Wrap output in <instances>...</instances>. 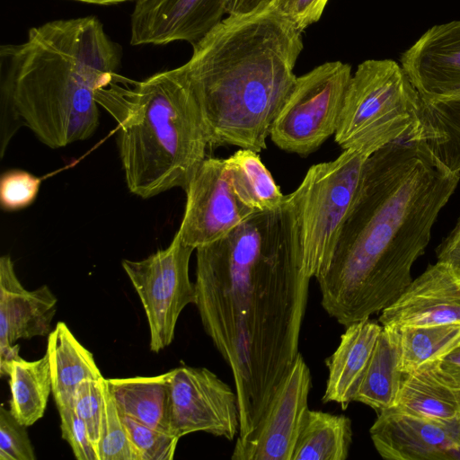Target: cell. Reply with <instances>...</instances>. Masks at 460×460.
<instances>
[{
    "mask_svg": "<svg viewBox=\"0 0 460 460\" xmlns=\"http://www.w3.org/2000/svg\"><path fill=\"white\" fill-rule=\"evenodd\" d=\"M399 333L400 370L412 372L438 362L460 344V324L403 326Z\"/></svg>",
    "mask_w": 460,
    "mask_h": 460,
    "instance_id": "4316f807",
    "label": "cell"
},
{
    "mask_svg": "<svg viewBox=\"0 0 460 460\" xmlns=\"http://www.w3.org/2000/svg\"><path fill=\"white\" fill-rule=\"evenodd\" d=\"M226 7L227 0H139L130 15V44L192 45L224 19Z\"/></svg>",
    "mask_w": 460,
    "mask_h": 460,
    "instance_id": "4fadbf2b",
    "label": "cell"
},
{
    "mask_svg": "<svg viewBox=\"0 0 460 460\" xmlns=\"http://www.w3.org/2000/svg\"><path fill=\"white\" fill-rule=\"evenodd\" d=\"M302 32L272 7L227 15L192 44L181 66L199 105L209 146L260 153L289 96Z\"/></svg>",
    "mask_w": 460,
    "mask_h": 460,
    "instance_id": "277c9868",
    "label": "cell"
},
{
    "mask_svg": "<svg viewBox=\"0 0 460 460\" xmlns=\"http://www.w3.org/2000/svg\"><path fill=\"white\" fill-rule=\"evenodd\" d=\"M231 185L239 200L254 212L269 211L286 199L259 154L240 148L226 158Z\"/></svg>",
    "mask_w": 460,
    "mask_h": 460,
    "instance_id": "d4e9b609",
    "label": "cell"
},
{
    "mask_svg": "<svg viewBox=\"0 0 460 460\" xmlns=\"http://www.w3.org/2000/svg\"><path fill=\"white\" fill-rule=\"evenodd\" d=\"M421 122L424 141L430 150L460 175V93L421 99Z\"/></svg>",
    "mask_w": 460,
    "mask_h": 460,
    "instance_id": "484cf974",
    "label": "cell"
},
{
    "mask_svg": "<svg viewBox=\"0 0 460 460\" xmlns=\"http://www.w3.org/2000/svg\"><path fill=\"white\" fill-rule=\"evenodd\" d=\"M459 181L424 140L394 142L367 157L332 261L316 278L331 317L346 327L399 297Z\"/></svg>",
    "mask_w": 460,
    "mask_h": 460,
    "instance_id": "7a4b0ae2",
    "label": "cell"
},
{
    "mask_svg": "<svg viewBox=\"0 0 460 460\" xmlns=\"http://www.w3.org/2000/svg\"><path fill=\"white\" fill-rule=\"evenodd\" d=\"M437 258L460 272V217L454 229L438 245Z\"/></svg>",
    "mask_w": 460,
    "mask_h": 460,
    "instance_id": "e575fe53",
    "label": "cell"
},
{
    "mask_svg": "<svg viewBox=\"0 0 460 460\" xmlns=\"http://www.w3.org/2000/svg\"><path fill=\"white\" fill-rule=\"evenodd\" d=\"M122 47L94 15L29 29L20 43L0 46V156L22 127L50 148L96 131L95 91L118 74Z\"/></svg>",
    "mask_w": 460,
    "mask_h": 460,
    "instance_id": "3957f363",
    "label": "cell"
},
{
    "mask_svg": "<svg viewBox=\"0 0 460 460\" xmlns=\"http://www.w3.org/2000/svg\"><path fill=\"white\" fill-rule=\"evenodd\" d=\"M312 377L298 353L252 432L236 439L233 460H292L308 408Z\"/></svg>",
    "mask_w": 460,
    "mask_h": 460,
    "instance_id": "8fae6325",
    "label": "cell"
},
{
    "mask_svg": "<svg viewBox=\"0 0 460 460\" xmlns=\"http://www.w3.org/2000/svg\"><path fill=\"white\" fill-rule=\"evenodd\" d=\"M408 139L424 140L419 93L397 62L360 63L345 93L335 142L343 150L370 156Z\"/></svg>",
    "mask_w": 460,
    "mask_h": 460,
    "instance_id": "8992f818",
    "label": "cell"
},
{
    "mask_svg": "<svg viewBox=\"0 0 460 460\" xmlns=\"http://www.w3.org/2000/svg\"><path fill=\"white\" fill-rule=\"evenodd\" d=\"M277 0H227V14L233 16L259 13L274 7Z\"/></svg>",
    "mask_w": 460,
    "mask_h": 460,
    "instance_id": "d590c367",
    "label": "cell"
},
{
    "mask_svg": "<svg viewBox=\"0 0 460 460\" xmlns=\"http://www.w3.org/2000/svg\"><path fill=\"white\" fill-rule=\"evenodd\" d=\"M75 2H80L84 4H95V5H114L119 4H123L127 2H137L139 0H70Z\"/></svg>",
    "mask_w": 460,
    "mask_h": 460,
    "instance_id": "74e56055",
    "label": "cell"
},
{
    "mask_svg": "<svg viewBox=\"0 0 460 460\" xmlns=\"http://www.w3.org/2000/svg\"><path fill=\"white\" fill-rule=\"evenodd\" d=\"M367 157L343 150L332 161L312 165L293 191L300 218L303 264L310 279L321 275L332 261Z\"/></svg>",
    "mask_w": 460,
    "mask_h": 460,
    "instance_id": "52a82bcc",
    "label": "cell"
},
{
    "mask_svg": "<svg viewBox=\"0 0 460 460\" xmlns=\"http://www.w3.org/2000/svg\"><path fill=\"white\" fill-rule=\"evenodd\" d=\"M327 3L328 0H277L274 8L303 32L321 18Z\"/></svg>",
    "mask_w": 460,
    "mask_h": 460,
    "instance_id": "836d02e7",
    "label": "cell"
},
{
    "mask_svg": "<svg viewBox=\"0 0 460 460\" xmlns=\"http://www.w3.org/2000/svg\"><path fill=\"white\" fill-rule=\"evenodd\" d=\"M58 299L47 285L27 290L18 279L10 255L0 258V349L20 339L46 336Z\"/></svg>",
    "mask_w": 460,
    "mask_h": 460,
    "instance_id": "e0dca14e",
    "label": "cell"
},
{
    "mask_svg": "<svg viewBox=\"0 0 460 460\" xmlns=\"http://www.w3.org/2000/svg\"><path fill=\"white\" fill-rule=\"evenodd\" d=\"M95 100L118 123L128 190L142 199L186 189L210 149L182 66L132 81L117 74Z\"/></svg>",
    "mask_w": 460,
    "mask_h": 460,
    "instance_id": "5b68a950",
    "label": "cell"
},
{
    "mask_svg": "<svg viewBox=\"0 0 460 460\" xmlns=\"http://www.w3.org/2000/svg\"><path fill=\"white\" fill-rule=\"evenodd\" d=\"M421 99L460 93V20L427 30L401 58Z\"/></svg>",
    "mask_w": 460,
    "mask_h": 460,
    "instance_id": "2e32d148",
    "label": "cell"
},
{
    "mask_svg": "<svg viewBox=\"0 0 460 460\" xmlns=\"http://www.w3.org/2000/svg\"><path fill=\"white\" fill-rule=\"evenodd\" d=\"M120 415L137 460L173 458L179 438L152 429L129 416Z\"/></svg>",
    "mask_w": 460,
    "mask_h": 460,
    "instance_id": "f1b7e54d",
    "label": "cell"
},
{
    "mask_svg": "<svg viewBox=\"0 0 460 460\" xmlns=\"http://www.w3.org/2000/svg\"><path fill=\"white\" fill-rule=\"evenodd\" d=\"M62 438L70 445L78 460H99L84 421L69 407L58 409Z\"/></svg>",
    "mask_w": 460,
    "mask_h": 460,
    "instance_id": "d6a6232c",
    "label": "cell"
},
{
    "mask_svg": "<svg viewBox=\"0 0 460 460\" xmlns=\"http://www.w3.org/2000/svg\"><path fill=\"white\" fill-rule=\"evenodd\" d=\"M46 355L58 409L71 407L75 389L82 382L103 377L93 355L63 322H58L49 334Z\"/></svg>",
    "mask_w": 460,
    "mask_h": 460,
    "instance_id": "ffe728a7",
    "label": "cell"
},
{
    "mask_svg": "<svg viewBox=\"0 0 460 460\" xmlns=\"http://www.w3.org/2000/svg\"><path fill=\"white\" fill-rule=\"evenodd\" d=\"M103 378L82 382L76 387L71 403V408L84 421L98 457L103 412Z\"/></svg>",
    "mask_w": 460,
    "mask_h": 460,
    "instance_id": "f546056e",
    "label": "cell"
},
{
    "mask_svg": "<svg viewBox=\"0 0 460 460\" xmlns=\"http://www.w3.org/2000/svg\"><path fill=\"white\" fill-rule=\"evenodd\" d=\"M393 407L444 424L460 425V386L449 382L436 363L403 375Z\"/></svg>",
    "mask_w": 460,
    "mask_h": 460,
    "instance_id": "d6986e66",
    "label": "cell"
},
{
    "mask_svg": "<svg viewBox=\"0 0 460 460\" xmlns=\"http://www.w3.org/2000/svg\"><path fill=\"white\" fill-rule=\"evenodd\" d=\"M309 280L294 192L196 249L194 305L232 372L238 440L255 429L299 353Z\"/></svg>",
    "mask_w": 460,
    "mask_h": 460,
    "instance_id": "6da1fadb",
    "label": "cell"
},
{
    "mask_svg": "<svg viewBox=\"0 0 460 460\" xmlns=\"http://www.w3.org/2000/svg\"><path fill=\"white\" fill-rule=\"evenodd\" d=\"M42 179L23 170H10L0 179V205L4 211H17L37 198Z\"/></svg>",
    "mask_w": 460,
    "mask_h": 460,
    "instance_id": "4dcf8cb0",
    "label": "cell"
},
{
    "mask_svg": "<svg viewBox=\"0 0 460 460\" xmlns=\"http://www.w3.org/2000/svg\"><path fill=\"white\" fill-rule=\"evenodd\" d=\"M103 412L99 443L100 460H137L121 415L103 378Z\"/></svg>",
    "mask_w": 460,
    "mask_h": 460,
    "instance_id": "83f0119b",
    "label": "cell"
},
{
    "mask_svg": "<svg viewBox=\"0 0 460 460\" xmlns=\"http://www.w3.org/2000/svg\"><path fill=\"white\" fill-rule=\"evenodd\" d=\"M107 384L121 414L171 434L166 373L155 376L110 378Z\"/></svg>",
    "mask_w": 460,
    "mask_h": 460,
    "instance_id": "7402d4cb",
    "label": "cell"
},
{
    "mask_svg": "<svg viewBox=\"0 0 460 460\" xmlns=\"http://www.w3.org/2000/svg\"><path fill=\"white\" fill-rule=\"evenodd\" d=\"M382 325L370 318L346 326L335 351L326 359L329 375L322 402L343 410L354 402Z\"/></svg>",
    "mask_w": 460,
    "mask_h": 460,
    "instance_id": "ac0fdd59",
    "label": "cell"
},
{
    "mask_svg": "<svg viewBox=\"0 0 460 460\" xmlns=\"http://www.w3.org/2000/svg\"><path fill=\"white\" fill-rule=\"evenodd\" d=\"M184 190L186 205L177 234L195 250L223 238L255 213L237 198L222 158L207 157Z\"/></svg>",
    "mask_w": 460,
    "mask_h": 460,
    "instance_id": "7c38bea8",
    "label": "cell"
},
{
    "mask_svg": "<svg viewBox=\"0 0 460 460\" xmlns=\"http://www.w3.org/2000/svg\"><path fill=\"white\" fill-rule=\"evenodd\" d=\"M382 326L460 324V272L446 262L429 265L379 316Z\"/></svg>",
    "mask_w": 460,
    "mask_h": 460,
    "instance_id": "5bb4252c",
    "label": "cell"
},
{
    "mask_svg": "<svg viewBox=\"0 0 460 460\" xmlns=\"http://www.w3.org/2000/svg\"><path fill=\"white\" fill-rule=\"evenodd\" d=\"M194 250L176 233L167 248L141 261H121L144 308L150 349L155 353L172 343L181 313L188 305L195 304V284L189 276Z\"/></svg>",
    "mask_w": 460,
    "mask_h": 460,
    "instance_id": "9c48e42d",
    "label": "cell"
},
{
    "mask_svg": "<svg viewBox=\"0 0 460 460\" xmlns=\"http://www.w3.org/2000/svg\"><path fill=\"white\" fill-rule=\"evenodd\" d=\"M378 454L389 460H448L460 443V425L428 420L389 407L377 411L369 429Z\"/></svg>",
    "mask_w": 460,
    "mask_h": 460,
    "instance_id": "9a60e30c",
    "label": "cell"
},
{
    "mask_svg": "<svg viewBox=\"0 0 460 460\" xmlns=\"http://www.w3.org/2000/svg\"><path fill=\"white\" fill-rule=\"evenodd\" d=\"M26 426L10 410L0 409V460H35L36 456Z\"/></svg>",
    "mask_w": 460,
    "mask_h": 460,
    "instance_id": "1f68e13d",
    "label": "cell"
},
{
    "mask_svg": "<svg viewBox=\"0 0 460 460\" xmlns=\"http://www.w3.org/2000/svg\"><path fill=\"white\" fill-rule=\"evenodd\" d=\"M351 75L349 64L329 61L297 76L272 124L271 141L302 156L317 150L336 133Z\"/></svg>",
    "mask_w": 460,
    "mask_h": 460,
    "instance_id": "ba28073f",
    "label": "cell"
},
{
    "mask_svg": "<svg viewBox=\"0 0 460 460\" xmlns=\"http://www.w3.org/2000/svg\"><path fill=\"white\" fill-rule=\"evenodd\" d=\"M170 432L181 438L205 432L233 440L240 420L235 391L205 367L182 366L166 373Z\"/></svg>",
    "mask_w": 460,
    "mask_h": 460,
    "instance_id": "30bf717a",
    "label": "cell"
},
{
    "mask_svg": "<svg viewBox=\"0 0 460 460\" xmlns=\"http://www.w3.org/2000/svg\"><path fill=\"white\" fill-rule=\"evenodd\" d=\"M352 442L349 417L308 410L292 460H345Z\"/></svg>",
    "mask_w": 460,
    "mask_h": 460,
    "instance_id": "cb8c5ba5",
    "label": "cell"
},
{
    "mask_svg": "<svg viewBox=\"0 0 460 460\" xmlns=\"http://www.w3.org/2000/svg\"><path fill=\"white\" fill-rule=\"evenodd\" d=\"M435 363L449 382L460 386V344Z\"/></svg>",
    "mask_w": 460,
    "mask_h": 460,
    "instance_id": "8d00e7d4",
    "label": "cell"
},
{
    "mask_svg": "<svg viewBox=\"0 0 460 460\" xmlns=\"http://www.w3.org/2000/svg\"><path fill=\"white\" fill-rule=\"evenodd\" d=\"M403 375L400 370L398 331L382 326L354 402L366 404L376 412L392 407Z\"/></svg>",
    "mask_w": 460,
    "mask_h": 460,
    "instance_id": "44dd1931",
    "label": "cell"
},
{
    "mask_svg": "<svg viewBox=\"0 0 460 460\" xmlns=\"http://www.w3.org/2000/svg\"><path fill=\"white\" fill-rule=\"evenodd\" d=\"M0 369L9 376L10 411L22 425H33L43 417L52 392L48 356L33 361L18 357Z\"/></svg>",
    "mask_w": 460,
    "mask_h": 460,
    "instance_id": "603a6c76",
    "label": "cell"
}]
</instances>
